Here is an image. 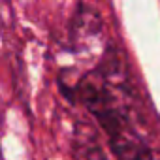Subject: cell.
<instances>
[{
	"instance_id": "6da1fadb",
	"label": "cell",
	"mask_w": 160,
	"mask_h": 160,
	"mask_svg": "<svg viewBox=\"0 0 160 160\" xmlns=\"http://www.w3.org/2000/svg\"><path fill=\"white\" fill-rule=\"evenodd\" d=\"M104 32V17L96 6L79 2L68 23V38L73 51H85Z\"/></svg>"
},
{
	"instance_id": "7a4b0ae2",
	"label": "cell",
	"mask_w": 160,
	"mask_h": 160,
	"mask_svg": "<svg viewBox=\"0 0 160 160\" xmlns=\"http://www.w3.org/2000/svg\"><path fill=\"white\" fill-rule=\"evenodd\" d=\"M72 151H73L75 160H109L96 128L87 121L75 122L73 138H72Z\"/></svg>"
}]
</instances>
